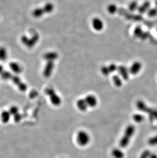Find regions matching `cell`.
Segmentation results:
<instances>
[{
    "instance_id": "cell-1",
    "label": "cell",
    "mask_w": 157,
    "mask_h": 158,
    "mask_svg": "<svg viewBox=\"0 0 157 158\" xmlns=\"http://www.w3.org/2000/svg\"><path fill=\"white\" fill-rule=\"evenodd\" d=\"M136 132V128L134 125L129 124L126 126L124 130L123 136L120 138L119 142V146L121 148H125L128 146L133 137Z\"/></svg>"
},
{
    "instance_id": "cell-2",
    "label": "cell",
    "mask_w": 157,
    "mask_h": 158,
    "mask_svg": "<svg viewBox=\"0 0 157 158\" xmlns=\"http://www.w3.org/2000/svg\"><path fill=\"white\" fill-rule=\"evenodd\" d=\"M136 107L139 111L147 114L151 121L157 119V109L149 107L141 100H139L136 102Z\"/></svg>"
},
{
    "instance_id": "cell-3",
    "label": "cell",
    "mask_w": 157,
    "mask_h": 158,
    "mask_svg": "<svg viewBox=\"0 0 157 158\" xmlns=\"http://www.w3.org/2000/svg\"><path fill=\"white\" fill-rule=\"evenodd\" d=\"M39 40V35L37 32H34L31 35L30 37H28L26 35H23L20 37V42L24 46L32 48L36 45L37 43Z\"/></svg>"
},
{
    "instance_id": "cell-4",
    "label": "cell",
    "mask_w": 157,
    "mask_h": 158,
    "mask_svg": "<svg viewBox=\"0 0 157 158\" xmlns=\"http://www.w3.org/2000/svg\"><path fill=\"white\" fill-rule=\"evenodd\" d=\"M91 140L89 134L84 130L78 131L76 135V141L79 146L85 147L88 145Z\"/></svg>"
},
{
    "instance_id": "cell-5",
    "label": "cell",
    "mask_w": 157,
    "mask_h": 158,
    "mask_svg": "<svg viewBox=\"0 0 157 158\" xmlns=\"http://www.w3.org/2000/svg\"><path fill=\"white\" fill-rule=\"evenodd\" d=\"M45 93L49 96L51 104L55 107H59L62 104V99L60 96L52 87H47L45 90Z\"/></svg>"
},
{
    "instance_id": "cell-6",
    "label": "cell",
    "mask_w": 157,
    "mask_h": 158,
    "mask_svg": "<svg viewBox=\"0 0 157 158\" xmlns=\"http://www.w3.org/2000/svg\"><path fill=\"white\" fill-rule=\"evenodd\" d=\"M55 67L54 61H47L43 71V75L45 78L50 77L53 73Z\"/></svg>"
},
{
    "instance_id": "cell-7",
    "label": "cell",
    "mask_w": 157,
    "mask_h": 158,
    "mask_svg": "<svg viewBox=\"0 0 157 158\" xmlns=\"http://www.w3.org/2000/svg\"><path fill=\"white\" fill-rule=\"evenodd\" d=\"M11 80H12L13 83L17 86V87H18V89L20 90V91L24 92L26 91L27 89V86L24 83L22 82V80L18 76L16 75H12Z\"/></svg>"
},
{
    "instance_id": "cell-8",
    "label": "cell",
    "mask_w": 157,
    "mask_h": 158,
    "mask_svg": "<svg viewBox=\"0 0 157 158\" xmlns=\"http://www.w3.org/2000/svg\"><path fill=\"white\" fill-rule=\"evenodd\" d=\"M117 72L121 78L124 80H128L129 79L130 72L129 70L124 65H120L118 66Z\"/></svg>"
},
{
    "instance_id": "cell-9",
    "label": "cell",
    "mask_w": 157,
    "mask_h": 158,
    "mask_svg": "<svg viewBox=\"0 0 157 158\" xmlns=\"http://www.w3.org/2000/svg\"><path fill=\"white\" fill-rule=\"evenodd\" d=\"M84 99L89 107L94 108L98 105V98L94 95L89 94L86 96Z\"/></svg>"
},
{
    "instance_id": "cell-10",
    "label": "cell",
    "mask_w": 157,
    "mask_h": 158,
    "mask_svg": "<svg viewBox=\"0 0 157 158\" xmlns=\"http://www.w3.org/2000/svg\"><path fill=\"white\" fill-rule=\"evenodd\" d=\"M142 64L140 62L136 61L133 63L131 65L129 70V72L130 75H136L141 71L142 69Z\"/></svg>"
},
{
    "instance_id": "cell-11",
    "label": "cell",
    "mask_w": 157,
    "mask_h": 158,
    "mask_svg": "<svg viewBox=\"0 0 157 158\" xmlns=\"http://www.w3.org/2000/svg\"><path fill=\"white\" fill-rule=\"evenodd\" d=\"M92 26L96 31H100L104 28V23L100 18H94L92 20Z\"/></svg>"
},
{
    "instance_id": "cell-12",
    "label": "cell",
    "mask_w": 157,
    "mask_h": 158,
    "mask_svg": "<svg viewBox=\"0 0 157 158\" xmlns=\"http://www.w3.org/2000/svg\"><path fill=\"white\" fill-rule=\"evenodd\" d=\"M9 67L10 70L16 75L22 72V67L20 63L15 61H11L9 63Z\"/></svg>"
},
{
    "instance_id": "cell-13",
    "label": "cell",
    "mask_w": 157,
    "mask_h": 158,
    "mask_svg": "<svg viewBox=\"0 0 157 158\" xmlns=\"http://www.w3.org/2000/svg\"><path fill=\"white\" fill-rule=\"evenodd\" d=\"M59 57V55L56 52L54 51H51L45 53V54L43 55V59L46 61H55L56 59H58Z\"/></svg>"
},
{
    "instance_id": "cell-14",
    "label": "cell",
    "mask_w": 157,
    "mask_h": 158,
    "mask_svg": "<svg viewBox=\"0 0 157 158\" xmlns=\"http://www.w3.org/2000/svg\"><path fill=\"white\" fill-rule=\"evenodd\" d=\"M76 105L78 109L82 112H85L87 110L88 108L87 104L86 102L85 99L80 98L77 100L76 102Z\"/></svg>"
},
{
    "instance_id": "cell-15",
    "label": "cell",
    "mask_w": 157,
    "mask_h": 158,
    "mask_svg": "<svg viewBox=\"0 0 157 158\" xmlns=\"http://www.w3.org/2000/svg\"><path fill=\"white\" fill-rule=\"evenodd\" d=\"M45 14V10L43 9V7L35 8L32 12V16L35 18H40Z\"/></svg>"
},
{
    "instance_id": "cell-16",
    "label": "cell",
    "mask_w": 157,
    "mask_h": 158,
    "mask_svg": "<svg viewBox=\"0 0 157 158\" xmlns=\"http://www.w3.org/2000/svg\"><path fill=\"white\" fill-rule=\"evenodd\" d=\"M111 154L114 158H124V152L120 148H113L111 152Z\"/></svg>"
},
{
    "instance_id": "cell-17",
    "label": "cell",
    "mask_w": 157,
    "mask_h": 158,
    "mask_svg": "<svg viewBox=\"0 0 157 158\" xmlns=\"http://www.w3.org/2000/svg\"><path fill=\"white\" fill-rule=\"evenodd\" d=\"M11 116V114L9 111H2L1 114V119L2 120V122H3L4 123H8L10 120Z\"/></svg>"
},
{
    "instance_id": "cell-18",
    "label": "cell",
    "mask_w": 157,
    "mask_h": 158,
    "mask_svg": "<svg viewBox=\"0 0 157 158\" xmlns=\"http://www.w3.org/2000/svg\"><path fill=\"white\" fill-rule=\"evenodd\" d=\"M149 9H150V3L149 2L147 1L144 2L140 6H139L138 11L141 14H143L145 12H147Z\"/></svg>"
},
{
    "instance_id": "cell-19",
    "label": "cell",
    "mask_w": 157,
    "mask_h": 158,
    "mask_svg": "<svg viewBox=\"0 0 157 158\" xmlns=\"http://www.w3.org/2000/svg\"><path fill=\"white\" fill-rule=\"evenodd\" d=\"M112 80L114 85L117 87H120L122 85V79L118 75H114L112 76Z\"/></svg>"
},
{
    "instance_id": "cell-20",
    "label": "cell",
    "mask_w": 157,
    "mask_h": 158,
    "mask_svg": "<svg viewBox=\"0 0 157 158\" xmlns=\"http://www.w3.org/2000/svg\"><path fill=\"white\" fill-rule=\"evenodd\" d=\"M43 7L45 10V14L51 13L52 12H53L55 8L54 5L51 2H47V3H45Z\"/></svg>"
},
{
    "instance_id": "cell-21",
    "label": "cell",
    "mask_w": 157,
    "mask_h": 158,
    "mask_svg": "<svg viewBox=\"0 0 157 158\" xmlns=\"http://www.w3.org/2000/svg\"><path fill=\"white\" fill-rule=\"evenodd\" d=\"M8 58V52L4 47H0V61H4Z\"/></svg>"
},
{
    "instance_id": "cell-22",
    "label": "cell",
    "mask_w": 157,
    "mask_h": 158,
    "mask_svg": "<svg viewBox=\"0 0 157 158\" xmlns=\"http://www.w3.org/2000/svg\"><path fill=\"white\" fill-rule=\"evenodd\" d=\"M133 120L136 123H141L144 120L145 118L144 116L141 114L136 113L134 114L132 116Z\"/></svg>"
},
{
    "instance_id": "cell-23",
    "label": "cell",
    "mask_w": 157,
    "mask_h": 158,
    "mask_svg": "<svg viewBox=\"0 0 157 158\" xmlns=\"http://www.w3.org/2000/svg\"><path fill=\"white\" fill-rule=\"evenodd\" d=\"M138 3L136 1H132L130 2L128 5V10L130 12H134L136 10H138L139 8Z\"/></svg>"
},
{
    "instance_id": "cell-24",
    "label": "cell",
    "mask_w": 157,
    "mask_h": 158,
    "mask_svg": "<svg viewBox=\"0 0 157 158\" xmlns=\"http://www.w3.org/2000/svg\"><path fill=\"white\" fill-rule=\"evenodd\" d=\"M118 8L115 4H110L107 7V11L111 14H114L117 12Z\"/></svg>"
},
{
    "instance_id": "cell-25",
    "label": "cell",
    "mask_w": 157,
    "mask_h": 158,
    "mask_svg": "<svg viewBox=\"0 0 157 158\" xmlns=\"http://www.w3.org/2000/svg\"><path fill=\"white\" fill-rule=\"evenodd\" d=\"M12 74L11 72L7 71H4L0 75L1 78L4 80H11L12 77Z\"/></svg>"
},
{
    "instance_id": "cell-26",
    "label": "cell",
    "mask_w": 157,
    "mask_h": 158,
    "mask_svg": "<svg viewBox=\"0 0 157 158\" xmlns=\"http://www.w3.org/2000/svg\"><path fill=\"white\" fill-rule=\"evenodd\" d=\"M147 143L150 146H157V135L149 138L147 141Z\"/></svg>"
},
{
    "instance_id": "cell-27",
    "label": "cell",
    "mask_w": 157,
    "mask_h": 158,
    "mask_svg": "<svg viewBox=\"0 0 157 158\" xmlns=\"http://www.w3.org/2000/svg\"><path fill=\"white\" fill-rule=\"evenodd\" d=\"M100 72L102 74L105 76H108L111 74L110 72V70L109 69V67L107 66H102L100 69Z\"/></svg>"
},
{
    "instance_id": "cell-28",
    "label": "cell",
    "mask_w": 157,
    "mask_h": 158,
    "mask_svg": "<svg viewBox=\"0 0 157 158\" xmlns=\"http://www.w3.org/2000/svg\"><path fill=\"white\" fill-rule=\"evenodd\" d=\"M143 32L141 27L140 26H137L135 28L134 30V35L135 36L137 37H141L142 35Z\"/></svg>"
},
{
    "instance_id": "cell-29",
    "label": "cell",
    "mask_w": 157,
    "mask_h": 158,
    "mask_svg": "<svg viewBox=\"0 0 157 158\" xmlns=\"http://www.w3.org/2000/svg\"><path fill=\"white\" fill-rule=\"evenodd\" d=\"M151 154L152 152H151V150H146L141 154L140 158H150Z\"/></svg>"
},
{
    "instance_id": "cell-30",
    "label": "cell",
    "mask_w": 157,
    "mask_h": 158,
    "mask_svg": "<svg viewBox=\"0 0 157 158\" xmlns=\"http://www.w3.org/2000/svg\"><path fill=\"white\" fill-rule=\"evenodd\" d=\"M147 14L150 17H154L157 15V8H150L147 11Z\"/></svg>"
},
{
    "instance_id": "cell-31",
    "label": "cell",
    "mask_w": 157,
    "mask_h": 158,
    "mask_svg": "<svg viewBox=\"0 0 157 158\" xmlns=\"http://www.w3.org/2000/svg\"><path fill=\"white\" fill-rule=\"evenodd\" d=\"M108 67H109V69L110 70L111 73H114L115 72L117 71L118 66H117L116 64H115L114 63H112L110 64L108 66Z\"/></svg>"
},
{
    "instance_id": "cell-32",
    "label": "cell",
    "mask_w": 157,
    "mask_h": 158,
    "mask_svg": "<svg viewBox=\"0 0 157 158\" xmlns=\"http://www.w3.org/2000/svg\"><path fill=\"white\" fill-rule=\"evenodd\" d=\"M9 111H10V114H11V115L14 116L15 115H16L18 113V107H16V106H13L12 107H10Z\"/></svg>"
},
{
    "instance_id": "cell-33",
    "label": "cell",
    "mask_w": 157,
    "mask_h": 158,
    "mask_svg": "<svg viewBox=\"0 0 157 158\" xmlns=\"http://www.w3.org/2000/svg\"><path fill=\"white\" fill-rule=\"evenodd\" d=\"M14 116V120L16 122H19L20 120L22 119V116L20 115V114L17 113Z\"/></svg>"
},
{
    "instance_id": "cell-34",
    "label": "cell",
    "mask_w": 157,
    "mask_h": 158,
    "mask_svg": "<svg viewBox=\"0 0 157 158\" xmlns=\"http://www.w3.org/2000/svg\"><path fill=\"white\" fill-rule=\"evenodd\" d=\"M150 158H157V154L152 152V154H151V157H150Z\"/></svg>"
},
{
    "instance_id": "cell-35",
    "label": "cell",
    "mask_w": 157,
    "mask_h": 158,
    "mask_svg": "<svg viewBox=\"0 0 157 158\" xmlns=\"http://www.w3.org/2000/svg\"><path fill=\"white\" fill-rule=\"evenodd\" d=\"M4 71V68L2 66V65L0 64V75L2 74V72Z\"/></svg>"
},
{
    "instance_id": "cell-36",
    "label": "cell",
    "mask_w": 157,
    "mask_h": 158,
    "mask_svg": "<svg viewBox=\"0 0 157 158\" xmlns=\"http://www.w3.org/2000/svg\"></svg>"
}]
</instances>
